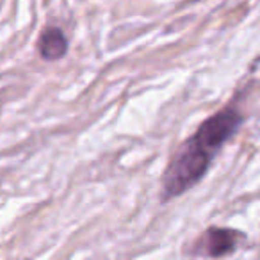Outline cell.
Wrapping results in <instances>:
<instances>
[{
    "label": "cell",
    "instance_id": "cell-3",
    "mask_svg": "<svg viewBox=\"0 0 260 260\" xmlns=\"http://www.w3.org/2000/svg\"><path fill=\"white\" fill-rule=\"evenodd\" d=\"M38 50H40V54L43 55L47 61H55V59L62 57V55L66 54V50H68V41H66L64 34L61 32V29L48 27L40 36Z\"/></svg>",
    "mask_w": 260,
    "mask_h": 260
},
{
    "label": "cell",
    "instance_id": "cell-2",
    "mask_svg": "<svg viewBox=\"0 0 260 260\" xmlns=\"http://www.w3.org/2000/svg\"><path fill=\"white\" fill-rule=\"evenodd\" d=\"M242 234L234 228H219L210 226L192 242V255L207 256V258H219V256L230 255L239 246Z\"/></svg>",
    "mask_w": 260,
    "mask_h": 260
},
{
    "label": "cell",
    "instance_id": "cell-1",
    "mask_svg": "<svg viewBox=\"0 0 260 260\" xmlns=\"http://www.w3.org/2000/svg\"><path fill=\"white\" fill-rule=\"evenodd\" d=\"M242 125L235 105H226L207 118L194 134L180 145L162 175V198H177L194 187L209 171L214 157Z\"/></svg>",
    "mask_w": 260,
    "mask_h": 260
}]
</instances>
